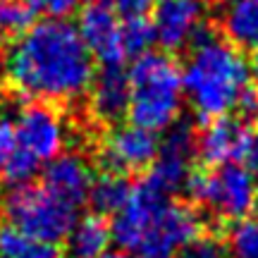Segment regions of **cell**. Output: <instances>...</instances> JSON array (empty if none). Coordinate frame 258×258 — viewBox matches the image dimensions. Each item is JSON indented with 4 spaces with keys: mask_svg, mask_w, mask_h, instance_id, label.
Listing matches in <instances>:
<instances>
[{
    "mask_svg": "<svg viewBox=\"0 0 258 258\" xmlns=\"http://www.w3.org/2000/svg\"><path fill=\"white\" fill-rule=\"evenodd\" d=\"M256 201H258V191H256Z\"/></svg>",
    "mask_w": 258,
    "mask_h": 258,
    "instance_id": "cell-32",
    "label": "cell"
},
{
    "mask_svg": "<svg viewBox=\"0 0 258 258\" xmlns=\"http://www.w3.org/2000/svg\"><path fill=\"white\" fill-rule=\"evenodd\" d=\"M15 137L19 148L38 160H53L64 146V124L53 108L27 105L15 117Z\"/></svg>",
    "mask_w": 258,
    "mask_h": 258,
    "instance_id": "cell-10",
    "label": "cell"
},
{
    "mask_svg": "<svg viewBox=\"0 0 258 258\" xmlns=\"http://www.w3.org/2000/svg\"><path fill=\"white\" fill-rule=\"evenodd\" d=\"M160 141L153 132L141 129L137 124L129 127H115L105 137L101 148V160L108 172H134L148 167L158 156Z\"/></svg>",
    "mask_w": 258,
    "mask_h": 258,
    "instance_id": "cell-9",
    "label": "cell"
},
{
    "mask_svg": "<svg viewBox=\"0 0 258 258\" xmlns=\"http://www.w3.org/2000/svg\"><path fill=\"white\" fill-rule=\"evenodd\" d=\"M110 239V225L103 220V215L77 220L72 232L67 234V258H101L103 253H108Z\"/></svg>",
    "mask_w": 258,
    "mask_h": 258,
    "instance_id": "cell-15",
    "label": "cell"
},
{
    "mask_svg": "<svg viewBox=\"0 0 258 258\" xmlns=\"http://www.w3.org/2000/svg\"><path fill=\"white\" fill-rule=\"evenodd\" d=\"M196 237H201V218L196 211L182 203L165 201L151 215L137 253L146 258H175Z\"/></svg>",
    "mask_w": 258,
    "mask_h": 258,
    "instance_id": "cell-6",
    "label": "cell"
},
{
    "mask_svg": "<svg viewBox=\"0 0 258 258\" xmlns=\"http://www.w3.org/2000/svg\"><path fill=\"white\" fill-rule=\"evenodd\" d=\"M196 151V139L189 124H177L167 132L165 141L158 148L156 160L151 163L146 179L156 184L160 191L172 196L175 191L184 189L186 177L191 172V156Z\"/></svg>",
    "mask_w": 258,
    "mask_h": 258,
    "instance_id": "cell-8",
    "label": "cell"
},
{
    "mask_svg": "<svg viewBox=\"0 0 258 258\" xmlns=\"http://www.w3.org/2000/svg\"><path fill=\"white\" fill-rule=\"evenodd\" d=\"M249 72H253V77H256V79H258V48H256V50H253V55H251Z\"/></svg>",
    "mask_w": 258,
    "mask_h": 258,
    "instance_id": "cell-30",
    "label": "cell"
},
{
    "mask_svg": "<svg viewBox=\"0 0 258 258\" xmlns=\"http://www.w3.org/2000/svg\"><path fill=\"white\" fill-rule=\"evenodd\" d=\"M38 165H41L38 158H34L29 151L17 146V151H15V153L10 156L8 163L3 165L0 175H3V179H5L10 186H22V184H29V182L38 175Z\"/></svg>",
    "mask_w": 258,
    "mask_h": 258,
    "instance_id": "cell-21",
    "label": "cell"
},
{
    "mask_svg": "<svg viewBox=\"0 0 258 258\" xmlns=\"http://www.w3.org/2000/svg\"><path fill=\"white\" fill-rule=\"evenodd\" d=\"M182 258H227V249L213 237H196L182 249Z\"/></svg>",
    "mask_w": 258,
    "mask_h": 258,
    "instance_id": "cell-23",
    "label": "cell"
},
{
    "mask_svg": "<svg viewBox=\"0 0 258 258\" xmlns=\"http://www.w3.org/2000/svg\"><path fill=\"white\" fill-rule=\"evenodd\" d=\"M249 160H251V163H253V167H258V129H256V134H251Z\"/></svg>",
    "mask_w": 258,
    "mask_h": 258,
    "instance_id": "cell-28",
    "label": "cell"
},
{
    "mask_svg": "<svg viewBox=\"0 0 258 258\" xmlns=\"http://www.w3.org/2000/svg\"><path fill=\"white\" fill-rule=\"evenodd\" d=\"M225 34L234 46L258 48V0H230L222 15Z\"/></svg>",
    "mask_w": 258,
    "mask_h": 258,
    "instance_id": "cell-16",
    "label": "cell"
},
{
    "mask_svg": "<svg viewBox=\"0 0 258 258\" xmlns=\"http://www.w3.org/2000/svg\"><path fill=\"white\" fill-rule=\"evenodd\" d=\"M129 79L122 64L103 67L91 82V110L103 122H115L127 112Z\"/></svg>",
    "mask_w": 258,
    "mask_h": 258,
    "instance_id": "cell-14",
    "label": "cell"
},
{
    "mask_svg": "<svg viewBox=\"0 0 258 258\" xmlns=\"http://www.w3.org/2000/svg\"><path fill=\"white\" fill-rule=\"evenodd\" d=\"M232 258H258V220L241 218L230 234Z\"/></svg>",
    "mask_w": 258,
    "mask_h": 258,
    "instance_id": "cell-22",
    "label": "cell"
},
{
    "mask_svg": "<svg viewBox=\"0 0 258 258\" xmlns=\"http://www.w3.org/2000/svg\"><path fill=\"white\" fill-rule=\"evenodd\" d=\"M194 53L182 72V86L201 120H215L237 108L239 93L249 84V62L230 43L203 29L191 43Z\"/></svg>",
    "mask_w": 258,
    "mask_h": 258,
    "instance_id": "cell-2",
    "label": "cell"
},
{
    "mask_svg": "<svg viewBox=\"0 0 258 258\" xmlns=\"http://www.w3.org/2000/svg\"><path fill=\"white\" fill-rule=\"evenodd\" d=\"M237 110L244 115V117H256L258 115V89L246 84L244 91L239 93V101H237Z\"/></svg>",
    "mask_w": 258,
    "mask_h": 258,
    "instance_id": "cell-27",
    "label": "cell"
},
{
    "mask_svg": "<svg viewBox=\"0 0 258 258\" xmlns=\"http://www.w3.org/2000/svg\"><path fill=\"white\" fill-rule=\"evenodd\" d=\"M79 36H82L86 50L96 57L103 67L122 64L124 60V46H122V22L108 5L93 3L79 17Z\"/></svg>",
    "mask_w": 258,
    "mask_h": 258,
    "instance_id": "cell-12",
    "label": "cell"
},
{
    "mask_svg": "<svg viewBox=\"0 0 258 258\" xmlns=\"http://www.w3.org/2000/svg\"><path fill=\"white\" fill-rule=\"evenodd\" d=\"M203 15V0H156L151 22L156 41L165 50H182L184 46H191L206 29Z\"/></svg>",
    "mask_w": 258,
    "mask_h": 258,
    "instance_id": "cell-7",
    "label": "cell"
},
{
    "mask_svg": "<svg viewBox=\"0 0 258 258\" xmlns=\"http://www.w3.org/2000/svg\"><path fill=\"white\" fill-rule=\"evenodd\" d=\"M115 3V10L124 15V17H144L148 10H153L156 0H112Z\"/></svg>",
    "mask_w": 258,
    "mask_h": 258,
    "instance_id": "cell-26",
    "label": "cell"
},
{
    "mask_svg": "<svg viewBox=\"0 0 258 258\" xmlns=\"http://www.w3.org/2000/svg\"><path fill=\"white\" fill-rule=\"evenodd\" d=\"M91 182L93 175L89 163L74 153H60L43 170V186L72 206H79L86 201Z\"/></svg>",
    "mask_w": 258,
    "mask_h": 258,
    "instance_id": "cell-13",
    "label": "cell"
},
{
    "mask_svg": "<svg viewBox=\"0 0 258 258\" xmlns=\"http://www.w3.org/2000/svg\"><path fill=\"white\" fill-rule=\"evenodd\" d=\"M10 84L24 96L74 101L91 89L93 57L67 19L48 17L17 38L5 60Z\"/></svg>",
    "mask_w": 258,
    "mask_h": 258,
    "instance_id": "cell-1",
    "label": "cell"
},
{
    "mask_svg": "<svg viewBox=\"0 0 258 258\" xmlns=\"http://www.w3.org/2000/svg\"><path fill=\"white\" fill-rule=\"evenodd\" d=\"M0 258H62L57 244L41 241L12 225L0 227Z\"/></svg>",
    "mask_w": 258,
    "mask_h": 258,
    "instance_id": "cell-18",
    "label": "cell"
},
{
    "mask_svg": "<svg viewBox=\"0 0 258 258\" xmlns=\"http://www.w3.org/2000/svg\"><path fill=\"white\" fill-rule=\"evenodd\" d=\"M251 129L239 117H215L196 139V151L206 165L220 167L249 158Z\"/></svg>",
    "mask_w": 258,
    "mask_h": 258,
    "instance_id": "cell-11",
    "label": "cell"
},
{
    "mask_svg": "<svg viewBox=\"0 0 258 258\" xmlns=\"http://www.w3.org/2000/svg\"><path fill=\"white\" fill-rule=\"evenodd\" d=\"M91 3H103V0H91Z\"/></svg>",
    "mask_w": 258,
    "mask_h": 258,
    "instance_id": "cell-31",
    "label": "cell"
},
{
    "mask_svg": "<svg viewBox=\"0 0 258 258\" xmlns=\"http://www.w3.org/2000/svg\"><path fill=\"white\" fill-rule=\"evenodd\" d=\"M132 124L148 132H165L177 122L182 108V70L165 53H144L127 74Z\"/></svg>",
    "mask_w": 258,
    "mask_h": 258,
    "instance_id": "cell-3",
    "label": "cell"
},
{
    "mask_svg": "<svg viewBox=\"0 0 258 258\" xmlns=\"http://www.w3.org/2000/svg\"><path fill=\"white\" fill-rule=\"evenodd\" d=\"M17 137H15V127L10 122H0V170L10 160V156L17 151Z\"/></svg>",
    "mask_w": 258,
    "mask_h": 258,
    "instance_id": "cell-25",
    "label": "cell"
},
{
    "mask_svg": "<svg viewBox=\"0 0 258 258\" xmlns=\"http://www.w3.org/2000/svg\"><path fill=\"white\" fill-rule=\"evenodd\" d=\"M36 17L31 0H0V36H22Z\"/></svg>",
    "mask_w": 258,
    "mask_h": 258,
    "instance_id": "cell-19",
    "label": "cell"
},
{
    "mask_svg": "<svg viewBox=\"0 0 258 258\" xmlns=\"http://www.w3.org/2000/svg\"><path fill=\"white\" fill-rule=\"evenodd\" d=\"M184 189L194 201L203 203L222 220H241L256 206L258 184L251 170L239 163H227L213 172H189Z\"/></svg>",
    "mask_w": 258,
    "mask_h": 258,
    "instance_id": "cell-5",
    "label": "cell"
},
{
    "mask_svg": "<svg viewBox=\"0 0 258 258\" xmlns=\"http://www.w3.org/2000/svg\"><path fill=\"white\" fill-rule=\"evenodd\" d=\"M101 258H146L141 253H132V251H117V253H103Z\"/></svg>",
    "mask_w": 258,
    "mask_h": 258,
    "instance_id": "cell-29",
    "label": "cell"
},
{
    "mask_svg": "<svg viewBox=\"0 0 258 258\" xmlns=\"http://www.w3.org/2000/svg\"><path fill=\"white\" fill-rule=\"evenodd\" d=\"M3 211L12 227L50 244L67 239L77 225V206L62 201L46 186H12L3 196Z\"/></svg>",
    "mask_w": 258,
    "mask_h": 258,
    "instance_id": "cell-4",
    "label": "cell"
},
{
    "mask_svg": "<svg viewBox=\"0 0 258 258\" xmlns=\"http://www.w3.org/2000/svg\"><path fill=\"white\" fill-rule=\"evenodd\" d=\"M36 12H43L53 19H64L79 8V0H31Z\"/></svg>",
    "mask_w": 258,
    "mask_h": 258,
    "instance_id": "cell-24",
    "label": "cell"
},
{
    "mask_svg": "<svg viewBox=\"0 0 258 258\" xmlns=\"http://www.w3.org/2000/svg\"><path fill=\"white\" fill-rule=\"evenodd\" d=\"M153 43H156V31L146 17H129L122 24V46L127 57L144 55Z\"/></svg>",
    "mask_w": 258,
    "mask_h": 258,
    "instance_id": "cell-20",
    "label": "cell"
},
{
    "mask_svg": "<svg viewBox=\"0 0 258 258\" xmlns=\"http://www.w3.org/2000/svg\"><path fill=\"white\" fill-rule=\"evenodd\" d=\"M129 191L132 184L127 182V177L117 172H105L91 182L86 201L91 203L96 215H115L129 199Z\"/></svg>",
    "mask_w": 258,
    "mask_h": 258,
    "instance_id": "cell-17",
    "label": "cell"
}]
</instances>
